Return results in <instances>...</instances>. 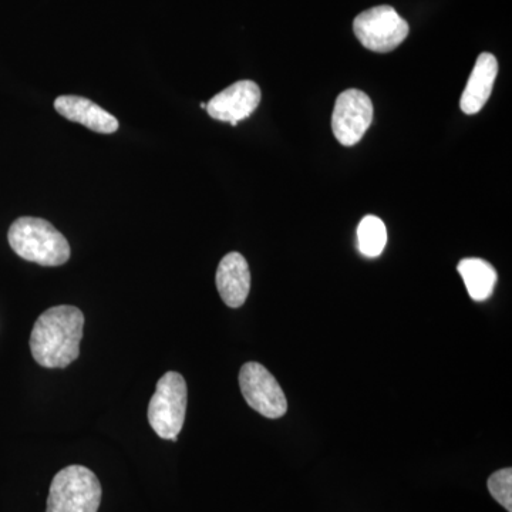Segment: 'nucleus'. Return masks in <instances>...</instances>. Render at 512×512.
<instances>
[{"instance_id": "2", "label": "nucleus", "mask_w": 512, "mask_h": 512, "mask_svg": "<svg viewBox=\"0 0 512 512\" xmlns=\"http://www.w3.org/2000/svg\"><path fill=\"white\" fill-rule=\"evenodd\" d=\"M8 239L10 248L25 261L42 266H60L69 261V242L42 218H19L10 225Z\"/></svg>"}, {"instance_id": "10", "label": "nucleus", "mask_w": 512, "mask_h": 512, "mask_svg": "<svg viewBox=\"0 0 512 512\" xmlns=\"http://www.w3.org/2000/svg\"><path fill=\"white\" fill-rule=\"evenodd\" d=\"M55 109L60 116L100 134L116 133L119 120L96 103L79 96H60L55 101Z\"/></svg>"}, {"instance_id": "14", "label": "nucleus", "mask_w": 512, "mask_h": 512, "mask_svg": "<svg viewBox=\"0 0 512 512\" xmlns=\"http://www.w3.org/2000/svg\"><path fill=\"white\" fill-rule=\"evenodd\" d=\"M488 490L493 495L495 501H498L505 510L512 512V470L503 468L488 478Z\"/></svg>"}, {"instance_id": "12", "label": "nucleus", "mask_w": 512, "mask_h": 512, "mask_svg": "<svg viewBox=\"0 0 512 512\" xmlns=\"http://www.w3.org/2000/svg\"><path fill=\"white\" fill-rule=\"evenodd\" d=\"M457 269L473 301L483 302L493 295L497 284V271L490 262L480 258H467L458 264Z\"/></svg>"}, {"instance_id": "15", "label": "nucleus", "mask_w": 512, "mask_h": 512, "mask_svg": "<svg viewBox=\"0 0 512 512\" xmlns=\"http://www.w3.org/2000/svg\"><path fill=\"white\" fill-rule=\"evenodd\" d=\"M202 109H207V103H201Z\"/></svg>"}, {"instance_id": "9", "label": "nucleus", "mask_w": 512, "mask_h": 512, "mask_svg": "<svg viewBox=\"0 0 512 512\" xmlns=\"http://www.w3.org/2000/svg\"><path fill=\"white\" fill-rule=\"evenodd\" d=\"M215 282L225 305L241 308L251 291V271L247 259L238 252L225 255L218 266Z\"/></svg>"}, {"instance_id": "8", "label": "nucleus", "mask_w": 512, "mask_h": 512, "mask_svg": "<svg viewBox=\"0 0 512 512\" xmlns=\"http://www.w3.org/2000/svg\"><path fill=\"white\" fill-rule=\"evenodd\" d=\"M261 103V89L252 80H241L222 90L207 103L212 119L237 126L239 121L248 119Z\"/></svg>"}, {"instance_id": "4", "label": "nucleus", "mask_w": 512, "mask_h": 512, "mask_svg": "<svg viewBox=\"0 0 512 512\" xmlns=\"http://www.w3.org/2000/svg\"><path fill=\"white\" fill-rule=\"evenodd\" d=\"M187 383L180 373L167 372L158 380L148 404V423L164 440L177 441L187 413Z\"/></svg>"}, {"instance_id": "3", "label": "nucleus", "mask_w": 512, "mask_h": 512, "mask_svg": "<svg viewBox=\"0 0 512 512\" xmlns=\"http://www.w3.org/2000/svg\"><path fill=\"white\" fill-rule=\"evenodd\" d=\"M101 494L99 478L92 470L69 466L53 478L46 512H97Z\"/></svg>"}, {"instance_id": "6", "label": "nucleus", "mask_w": 512, "mask_h": 512, "mask_svg": "<svg viewBox=\"0 0 512 512\" xmlns=\"http://www.w3.org/2000/svg\"><path fill=\"white\" fill-rule=\"evenodd\" d=\"M239 387L249 406L266 417L279 419L288 410V400L275 376L256 362L245 363L239 372Z\"/></svg>"}, {"instance_id": "13", "label": "nucleus", "mask_w": 512, "mask_h": 512, "mask_svg": "<svg viewBox=\"0 0 512 512\" xmlns=\"http://www.w3.org/2000/svg\"><path fill=\"white\" fill-rule=\"evenodd\" d=\"M387 242V229L384 222L375 215H366L357 227L359 251L367 258L382 254Z\"/></svg>"}, {"instance_id": "1", "label": "nucleus", "mask_w": 512, "mask_h": 512, "mask_svg": "<svg viewBox=\"0 0 512 512\" xmlns=\"http://www.w3.org/2000/svg\"><path fill=\"white\" fill-rule=\"evenodd\" d=\"M84 315L76 306L60 305L47 309L37 318L30 335V350L37 365L64 369L80 355Z\"/></svg>"}, {"instance_id": "11", "label": "nucleus", "mask_w": 512, "mask_h": 512, "mask_svg": "<svg viewBox=\"0 0 512 512\" xmlns=\"http://www.w3.org/2000/svg\"><path fill=\"white\" fill-rule=\"evenodd\" d=\"M498 74V62L491 53H481L478 56L476 66L460 99V107L463 113L477 114L483 109L485 103L493 93L495 79Z\"/></svg>"}, {"instance_id": "5", "label": "nucleus", "mask_w": 512, "mask_h": 512, "mask_svg": "<svg viewBox=\"0 0 512 512\" xmlns=\"http://www.w3.org/2000/svg\"><path fill=\"white\" fill-rule=\"evenodd\" d=\"M353 30L359 42L376 53L392 52L409 36L406 20L386 5L360 13L353 22Z\"/></svg>"}, {"instance_id": "7", "label": "nucleus", "mask_w": 512, "mask_h": 512, "mask_svg": "<svg viewBox=\"0 0 512 512\" xmlns=\"http://www.w3.org/2000/svg\"><path fill=\"white\" fill-rule=\"evenodd\" d=\"M373 121V103L365 92L345 90L336 99L332 116V130L342 146L359 143Z\"/></svg>"}]
</instances>
